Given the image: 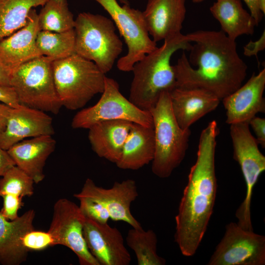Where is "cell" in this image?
Masks as SVG:
<instances>
[{"instance_id": "obj_3", "label": "cell", "mask_w": 265, "mask_h": 265, "mask_svg": "<svg viewBox=\"0 0 265 265\" xmlns=\"http://www.w3.org/2000/svg\"><path fill=\"white\" fill-rule=\"evenodd\" d=\"M191 43L180 33L164 40L163 44L146 54L133 65L129 100L141 109L150 111L161 94L176 87L172 55L177 51H189Z\"/></svg>"}, {"instance_id": "obj_41", "label": "cell", "mask_w": 265, "mask_h": 265, "mask_svg": "<svg viewBox=\"0 0 265 265\" xmlns=\"http://www.w3.org/2000/svg\"><path fill=\"white\" fill-rule=\"evenodd\" d=\"M120 1L122 3L129 4L128 0H120Z\"/></svg>"}, {"instance_id": "obj_39", "label": "cell", "mask_w": 265, "mask_h": 265, "mask_svg": "<svg viewBox=\"0 0 265 265\" xmlns=\"http://www.w3.org/2000/svg\"><path fill=\"white\" fill-rule=\"evenodd\" d=\"M0 85L11 86L10 76L0 62Z\"/></svg>"}, {"instance_id": "obj_36", "label": "cell", "mask_w": 265, "mask_h": 265, "mask_svg": "<svg viewBox=\"0 0 265 265\" xmlns=\"http://www.w3.org/2000/svg\"><path fill=\"white\" fill-rule=\"evenodd\" d=\"M14 165L15 162L7 151L0 147V176H2L9 168Z\"/></svg>"}, {"instance_id": "obj_13", "label": "cell", "mask_w": 265, "mask_h": 265, "mask_svg": "<svg viewBox=\"0 0 265 265\" xmlns=\"http://www.w3.org/2000/svg\"><path fill=\"white\" fill-rule=\"evenodd\" d=\"M74 196L88 197L99 202L107 209L112 220L123 221L132 228H142L130 209L132 203L138 196L136 182L132 179L115 182L111 187L105 188L87 178L80 191Z\"/></svg>"}, {"instance_id": "obj_22", "label": "cell", "mask_w": 265, "mask_h": 265, "mask_svg": "<svg viewBox=\"0 0 265 265\" xmlns=\"http://www.w3.org/2000/svg\"><path fill=\"white\" fill-rule=\"evenodd\" d=\"M132 122L123 120L97 123L89 129L92 149L98 157L116 163L119 159Z\"/></svg>"}, {"instance_id": "obj_33", "label": "cell", "mask_w": 265, "mask_h": 265, "mask_svg": "<svg viewBox=\"0 0 265 265\" xmlns=\"http://www.w3.org/2000/svg\"><path fill=\"white\" fill-rule=\"evenodd\" d=\"M256 138V139L263 148L265 147V119L255 116L249 122Z\"/></svg>"}, {"instance_id": "obj_26", "label": "cell", "mask_w": 265, "mask_h": 265, "mask_svg": "<svg viewBox=\"0 0 265 265\" xmlns=\"http://www.w3.org/2000/svg\"><path fill=\"white\" fill-rule=\"evenodd\" d=\"M126 239L127 245L135 253L138 265H165V259L157 253L158 238L153 230L132 228Z\"/></svg>"}, {"instance_id": "obj_17", "label": "cell", "mask_w": 265, "mask_h": 265, "mask_svg": "<svg viewBox=\"0 0 265 265\" xmlns=\"http://www.w3.org/2000/svg\"><path fill=\"white\" fill-rule=\"evenodd\" d=\"M265 69L253 74L243 85L223 98L226 122L230 125L249 123L259 112H265Z\"/></svg>"}, {"instance_id": "obj_10", "label": "cell", "mask_w": 265, "mask_h": 265, "mask_svg": "<svg viewBox=\"0 0 265 265\" xmlns=\"http://www.w3.org/2000/svg\"><path fill=\"white\" fill-rule=\"evenodd\" d=\"M94 106L79 111L73 117V129H89L94 124L106 120H123L147 127H153L150 111L140 109L120 92L118 82L107 77L104 90Z\"/></svg>"}, {"instance_id": "obj_2", "label": "cell", "mask_w": 265, "mask_h": 265, "mask_svg": "<svg viewBox=\"0 0 265 265\" xmlns=\"http://www.w3.org/2000/svg\"><path fill=\"white\" fill-rule=\"evenodd\" d=\"M218 132L215 120L201 132L197 158L175 216V241L186 257L196 252L213 212L217 191L215 154Z\"/></svg>"}, {"instance_id": "obj_25", "label": "cell", "mask_w": 265, "mask_h": 265, "mask_svg": "<svg viewBox=\"0 0 265 265\" xmlns=\"http://www.w3.org/2000/svg\"><path fill=\"white\" fill-rule=\"evenodd\" d=\"M48 0H0V41L22 27L30 10Z\"/></svg>"}, {"instance_id": "obj_32", "label": "cell", "mask_w": 265, "mask_h": 265, "mask_svg": "<svg viewBox=\"0 0 265 265\" xmlns=\"http://www.w3.org/2000/svg\"><path fill=\"white\" fill-rule=\"evenodd\" d=\"M3 198V206L0 212L6 219L13 220L18 216L19 210L24 205L23 198L10 194H5Z\"/></svg>"}, {"instance_id": "obj_21", "label": "cell", "mask_w": 265, "mask_h": 265, "mask_svg": "<svg viewBox=\"0 0 265 265\" xmlns=\"http://www.w3.org/2000/svg\"><path fill=\"white\" fill-rule=\"evenodd\" d=\"M34 210L25 212L13 220L3 216L0 212V263L19 265L24 262L28 252L22 245L24 235L34 228Z\"/></svg>"}, {"instance_id": "obj_35", "label": "cell", "mask_w": 265, "mask_h": 265, "mask_svg": "<svg viewBox=\"0 0 265 265\" xmlns=\"http://www.w3.org/2000/svg\"><path fill=\"white\" fill-rule=\"evenodd\" d=\"M265 48V30H264L260 37L257 40L250 41L243 47V54L246 56H257L259 52Z\"/></svg>"}, {"instance_id": "obj_16", "label": "cell", "mask_w": 265, "mask_h": 265, "mask_svg": "<svg viewBox=\"0 0 265 265\" xmlns=\"http://www.w3.org/2000/svg\"><path fill=\"white\" fill-rule=\"evenodd\" d=\"M52 118L45 112L20 105L12 107L4 130L0 133V147L8 150L27 137L53 135Z\"/></svg>"}, {"instance_id": "obj_1", "label": "cell", "mask_w": 265, "mask_h": 265, "mask_svg": "<svg viewBox=\"0 0 265 265\" xmlns=\"http://www.w3.org/2000/svg\"><path fill=\"white\" fill-rule=\"evenodd\" d=\"M193 44L173 65L176 87L198 88L220 100L242 84L247 66L239 56L236 41L222 30H198L186 35Z\"/></svg>"}, {"instance_id": "obj_34", "label": "cell", "mask_w": 265, "mask_h": 265, "mask_svg": "<svg viewBox=\"0 0 265 265\" xmlns=\"http://www.w3.org/2000/svg\"><path fill=\"white\" fill-rule=\"evenodd\" d=\"M0 102L13 108L20 105L16 94L11 86L0 85Z\"/></svg>"}, {"instance_id": "obj_12", "label": "cell", "mask_w": 265, "mask_h": 265, "mask_svg": "<svg viewBox=\"0 0 265 265\" xmlns=\"http://www.w3.org/2000/svg\"><path fill=\"white\" fill-rule=\"evenodd\" d=\"M85 218L76 203L66 198L59 199L53 206L48 231L56 245L65 246L76 254L80 265H100L84 240L83 229Z\"/></svg>"}, {"instance_id": "obj_18", "label": "cell", "mask_w": 265, "mask_h": 265, "mask_svg": "<svg viewBox=\"0 0 265 265\" xmlns=\"http://www.w3.org/2000/svg\"><path fill=\"white\" fill-rule=\"evenodd\" d=\"M186 0H148L142 12L148 33L156 42L181 33Z\"/></svg>"}, {"instance_id": "obj_31", "label": "cell", "mask_w": 265, "mask_h": 265, "mask_svg": "<svg viewBox=\"0 0 265 265\" xmlns=\"http://www.w3.org/2000/svg\"><path fill=\"white\" fill-rule=\"evenodd\" d=\"M79 200V208L86 218L100 223H107L110 218L107 209L101 203L86 197L76 198Z\"/></svg>"}, {"instance_id": "obj_24", "label": "cell", "mask_w": 265, "mask_h": 265, "mask_svg": "<svg viewBox=\"0 0 265 265\" xmlns=\"http://www.w3.org/2000/svg\"><path fill=\"white\" fill-rule=\"evenodd\" d=\"M210 10L221 30L234 41L242 35L253 34L258 26L250 13L243 8L241 0H216Z\"/></svg>"}, {"instance_id": "obj_23", "label": "cell", "mask_w": 265, "mask_h": 265, "mask_svg": "<svg viewBox=\"0 0 265 265\" xmlns=\"http://www.w3.org/2000/svg\"><path fill=\"white\" fill-rule=\"evenodd\" d=\"M154 154L153 126L133 123L120 158L115 164L120 169L138 170L152 162Z\"/></svg>"}, {"instance_id": "obj_42", "label": "cell", "mask_w": 265, "mask_h": 265, "mask_svg": "<svg viewBox=\"0 0 265 265\" xmlns=\"http://www.w3.org/2000/svg\"><path fill=\"white\" fill-rule=\"evenodd\" d=\"M205 0H192V2L194 3H200L203 1Z\"/></svg>"}, {"instance_id": "obj_30", "label": "cell", "mask_w": 265, "mask_h": 265, "mask_svg": "<svg viewBox=\"0 0 265 265\" xmlns=\"http://www.w3.org/2000/svg\"><path fill=\"white\" fill-rule=\"evenodd\" d=\"M22 245L27 252L42 251L56 245L53 237L48 231L35 230L34 228L24 235Z\"/></svg>"}, {"instance_id": "obj_5", "label": "cell", "mask_w": 265, "mask_h": 265, "mask_svg": "<svg viewBox=\"0 0 265 265\" xmlns=\"http://www.w3.org/2000/svg\"><path fill=\"white\" fill-rule=\"evenodd\" d=\"M53 70L58 96L68 109L83 107L104 90L105 75L94 62L76 53L53 61Z\"/></svg>"}, {"instance_id": "obj_8", "label": "cell", "mask_w": 265, "mask_h": 265, "mask_svg": "<svg viewBox=\"0 0 265 265\" xmlns=\"http://www.w3.org/2000/svg\"><path fill=\"white\" fill-rule=\"evenodd\" d=\"M230 133L233 147V158L240 167L246 184L245 197L236 212L238 224L243 229L253 231L251 206L254 186L265 170V157L252 134L249 123L230 124Z\"/></svg>"}, {"instance_id": "obj_6", "label": "cell", "mask_w": 265, "mask_h": 265, "mask_svg": "<svg viewBox=\"0 0 265 265\" xmlns=\"http://www.w3.org/2000/svg\"><path fill=\"white\" fill-rule=\"evenodd\" d=\"M75 53L95 63L105 75L112 68L123 50V43L109 18L89 12L75 20Z\"/></svg>"}, {"instance_id": "obj_14", "label": "cell", "mask_w": 265, "mask_h": 265, "mask_svg": "<svg viewBox=\"0 0 265 265\" xmlns=\"http://www.w3.org/2000/svg\"><path fill=\"white\" fill-rule=\"evenodd\" d=\"M83 234L88 249L100 265L130 264L131 254L117 228L86 218Z\"/></svg>"}, {"instance_id": "obj_27", "label": "cell", "mask_w": 265, "mask_h": 265, "mask_svg": "<svg viewBox=\"0 0 265 265\" xmlns=\"http://www.w3.org/2000/svg\"><path fill=\"white\" fill-rule=\"evenodd\" d=\"M36 45L42 55L53 61L63 59L75 53V33L74 28L56 32L40 30Z\"/></svg>"}, {"instance_id": "obj_11", "label": "cell", "mask_w": 265, "mask_h": 265, "mask_svg": "<svg viewBox=\"0 0 265 265\" xmlns=\"http://www.w3.org/2000/svg\"><path fill=\"white\" fill-rule=\"evenodd\" d=\"M208 265H264L265 237L246 230L236 222L227 224Z\"/></svg>"}, {"instance_id": "obj_9", "label": "cell", "mask_w": 265, "mask_h": 265, "mask_svg": "<svg viewBox=\"0 0 265 265\" xmlns=\"http://www.w3.org/2000/svg\"><path fill=\"white\" fill-rule=\"evenodd\" d=\"M93 0L108 13L127 46L128 52L118 59L117 68L123 72L132 71L135 63L158 48L157 42L150 37L142 12L129 4L121 6L117 0Z\"/></svg>"}, {"instance_id": "obj_40", "label": "cell", "mask_w": 265, "mask_h": 265, "mask_svg": "<svg viewBox=\"0 0 265 265\" xmlns=\"http://www.w3.org/2000/svg\"><path fill=\"white\" fill-rule=\"evenodd\" d=\"M257 3L259 9L262 13L265 15V0H257Z\"/></svg>"}, {"instance_id": "obj_15", "label": "cell", "mask_w": 265, "mask_h": 265, "mask_svg": "<svg viewBox=\"0 0 265 265\" xmlns=\"http://www.w3.org/2000/svg\"><path fill=\"white\" fill-rule=\"evenodd\" d=\"M40 31L38 14L33 8L26 24L0 41V62L10 77L20 65L42 56L36 45Z\"/></svg>"}, {"instance_id": "obj_28", "label": "cell", "mask_w": 265, "mask_h": 265, "mask_svg": "<svg viewBox=\"0 0 265 265\" xmlns=\"http://www.w3.org/2000/svg\"><path fill=\"white\" fill-rule=\"evenodd\" d=\"M40 30L61 32L73 29L75 19L67 0H48L38 14Z\"/></svg>"}, {"instance_id": "obj_29", "label": "cell", "mask_w": 265, "mask_h": 265, "mask_svg": "<svg viewBox=\"0 0 265 265\" xmlns=\"http://www.w3.org/2000/svg\"><path fill=\"white\" fill-rule=\"evenodd\" d=\"M0 179V196L10 194L23 198L34 193L33 180L17 166L9 168Z\"/></svg>"}, {"instance_id": "obj_4", "label": "cell", "mask_w": 265, "mask_h": 265, "mask_svg": "<svg viewBox=\"0 0 265 265\" xmlns=\"http://www.w3.org/2000/svg\"><path fill=\"white\" fill-rule=\"evenodd\" d=\"M150 111L155 136L152 171L160 178H167L184 159L191 132L189 129H182L178 124L173 113L168 91L161 94Z\"/></svg>"}, {"instance_id": "obj_19", "label": "cell", "mask_w": 265, "mask_h": 265, "mask_svg": "<svg viewBox=\"0 0 265 265\" xmlns=\"http://www.w3.org/2000/svg\"><path fill=\"white\" fill-rule=\"evenodd\" d=\"M169 94L173 115L184 130L215 109L221 101L209 91L198 88L176 87Z\"/></svg>"}, {"instance_id": "obj_7", "label": "cell", "mask_w": 265, "mask_h": 265, "mask_svg": "<svg viewBox=\"0 0 265 265\" xmlns=\"http://www.w3.org/2000/svg\"><path fill=\"white\" fill-rule=\"evenodd\" d=\"M53 60L45 56L30 60L16 68L10 77L20 105L57 114L62 106L54 82Z\"/></svg>"}, {"instance_id": "obj_37", "label": "cell", "mask_w": 265, "mask_h": 265, "mask_svg": "<svg viewBox=\"0 0 265 265\" xmlns=\"http://www.w3.org/2000/svg\"><path fill=\"white\" fill-rule=\"evenodd\" d=\"M248 7L250 13L256 21L257 25L261 21L263 14L259 8L257 0H243Z\"/></svg>"}, {"instance_id": "obj_20", "label": "cell", "mask_w": 265, "mask_h": 265, "mask_svg": "<svg viewBox=\"0 0 265 265\" xmlns=\"http://www.w3.org/2000/svg\"><path fill=\"white\" fill-rule=\"evenodd\" d=\"M55 145L52 135H41L22 140L7 151L15 165L38 184L45 178L43 169Z\"/></svg>"}, {"instance_id": "obj_38", "label": "cell", "mask_w": 265, "mask_h": 265, "mask_svg": "<svg viewBox=\"0 0 265 265\" xmlns=\"http://www.w3.org/2000/svg\"><path fill=\"white\" fill-rule=\"evenodd\" d=\"M12 107L0 102V133L4 130Z\"/></svg>"}]
</instances>
